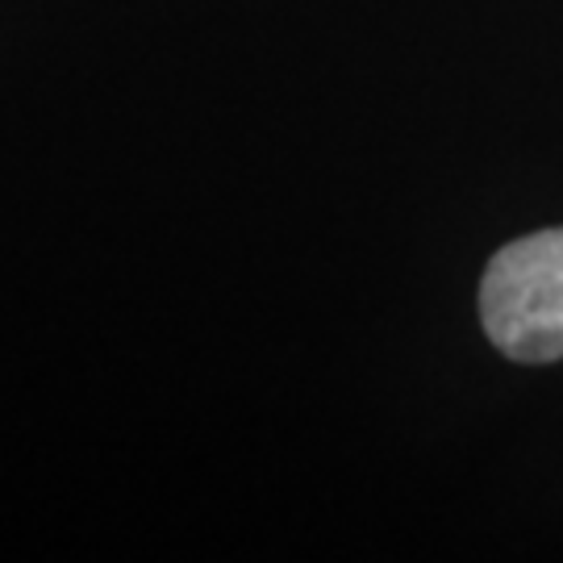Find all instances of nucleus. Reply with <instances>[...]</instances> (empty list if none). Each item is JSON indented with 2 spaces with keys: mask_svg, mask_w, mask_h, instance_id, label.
Listing matches in <instances>:
<instances>
[{
  "mask_svg": "<svg viewBox=\"0 0 563 563\" xmlns=\"http://www.w3.org/2000/svg\"><path fill=\"white\" fill-rule=\"evenodd\" d=\"M481 322L505 360H563V225L493 255L481 280Z\"/></svg>",
  "mask_w": 563,
  "mask_h": 563,
  "instance_id": "1",
  "label": "nucleus"
}]
</instances>
